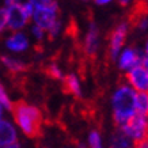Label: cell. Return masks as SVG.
Instances as JSON below:
<instances>
[{"label":"cell","mask_w":148,"mask_h":148,"mask_svg":"<svg viewBox=\"0 0 148 148\" xmlns=\"http://www.w3.org/2000/svg\"><path fill=\"white\" fill-rule=\"evenodd\" d=\"M143 53H144V57L148 58V40L145 41V44H144V46H143Z\"/></svg>","instance_id":"cell-27"},{"label":"cell","mask_w":148,"mask_h":148,"mask_svg":"<svg viewBox=\"0 0 148 148\" xmlns=\"http://www.w3.org/2000/svg\"><path fill=\"white\" fill-rule=\"evenodd\" d=\"M143 65H144V68L148 71V58L147 57H144V60H143Z\"/></svg>","instance_id":"cell-29"},{"label":"cell","mask_w":148,"mask_h":148,"mask_svg":"<svg viewBox=\"0 0 148 148\" xmlns=\"http://www.w3.org/2000/svg\"><path fill=\"white\" fill-rule=\"evenodd\" d=\"M135 141L129 139L120 128H117L109 137V148H135Z\"/></svg>","instance_id":"cell-12"},{"label":"cell","mask_w":148,"mask_h":148,"mask_svg":"<svg viewBox=\"0 0 148 148\" xmlns=\"http://www.w3.org/2000/svg\"><path fill=\"white\" fill-rule=\"evenodd\" d=\"M136 113L148 117V92H137L136 95Z\"/></svg>","instance_id":"cell-15"},{"label":"cell","mask_w":148,"mask_h":148,"mask_svg":"<svg viewBox=\"0 0 148 148\" xmlns=\"http://www.w3.org/2000/svg\"><path fill=\"white\" fill-rule=\"evenodd\" d=\"M101 48V32L95 22H90L84 40H83V52L90 57H94Z\"/></svg>","instance_id":"cell-10"},{"label":"cell","mask_w":148,"mask_h":148,"mask_svg":"<svg viewBox=\"0 0 148 148\" xmlns=\"http://www.w3.org/2000/svg\"><path fill=\"white\" fill-rule=\"evenodd\" d=\"M14 122L23 135L29 137H36L40 133L42 114L41 110L34 105L26 102H18L12 108Z\"/></svg>","instance_id":"cell-2"},{"label":"cell","mask_w":148,"mask_h":148,"mask_svg":"<svg viewBox=\"0 0 148 148\" xmlns=\"http://www.w3.org/2000/svg\"><path fill=\"white\" fill-rule=\"evenodd\" d=\"M23 0L10 7H4L7 10V19H8V30L10 32H22L25 27L32 22V18L23 10Z\"/></svg>","instance_id":"cell-7"},{"label":"cell","mask_w":148,"mask_h":148,"mask_svg":"<svg viewBox=\"0 0 148 148\" xmlns=\"http://www.w3.org/2000/svg\"><path fill=\"white\" fill-rule=\"evenodd\" d=\"M136 92L128 83H120L110 97L112 117L117 128H121L129 122L136 113Z\"/></svg>","instance_id":"cell-1"},{"label":"cell","mask_w":148,"mask_h":148,"mask_svg":"<svg viewBox=\"0 0 148 148\" xmlns=\"http://www.w3.org/2000/svg\"><path fill=\"white\" fill-rule=\"evenodd\" d=\"M0 63L7 71L12 72V73H21V72L26 69V63L23 60H21L18 57H14V56H8V54L1 56L0 57Z\"/></svg>","instance_id":"cell-13"},{"label":"cell","mask_w":148,"mask_h":148,"mask_svg":"<svg viewBox=\"0 0 148 148\" xmlns=\"http://www.w3.org/2000/svg\"><path fill=\"white\" fill-rule=\"evenodd\" d=\"M46 33H48V37H49V38H56V37H58L63 33V22L58 19L54 25H52V26L49 27V30Z\"/></svg>","instance_id":"cell-20"},{"label":"cell","mask_w":148,"mask_h":148,"mask_svg":"<svg viewBox=\"0 0 148 148\" xmlns=\"http://www.w3.org/2000/svg\"><path fill=\"white\" fill-rule=\"evenodd\" d=\"M64 84H65V88L71 95L77 97V98L82 97V83L76 73H73V72L68 73L64 79Z\"/></svg>","instance_id":"cell-14"},{"label":"cell","mask_w":148,"mask_h":148,"mask_svg":"<svg viewBox=\"0 0 148 148\" xmlns=\"http://www.w3.org/2000/svg\"><path fill=\"white\" fill-rule=\"evenodd\" d=\"M144 60V53L143 49L140 50L139 48L136 46H130L126 45L124 49L121 50V53L118 54V57L116 60L117 68L121 72L126 73L129 72L130 69H133L137 65H141Z\"/></svg>","instance_id":"cell-5"},{"label":"cell","mask_w":148,"mask_h":148,"mask_svg":"<svg viewBox=\"0 0 148 148\" xmlns=\"http://www.w3.org/2000/svg\"><path fill=\"white\" fill-rule=\"evenodd\" d=\"M48 75H49L52 79H54V80H61V82H64V79L67 76V75L64 73L63 68L56 63H52L49 67H48Z\"/></svg>","instance_id":"cell-17"},{"label":"cell","mask_w":148,"mask_h":148,"mask_svg":"<svg viewBox=\"0 0 148 148\" xmlns=\"http://www.w3.org/2000/svg\"><path fill=\"white\" fill-rule=\"evenodd\" d=\"M5 112H7V110H5V108L1 105V103H0V122L3 121V120H5V118H4Z\"/></svg>","instance_id":"cell-26"},{"label":"cell","mask_w":148,"mask_h":148,"mask_svg":"<svg viewBox=\"0 0 148 148\" xmlns=\"http://www.w3.org/2000/svg\"><path fill=\"white\" fill-rule=\"evenodd\" d=\"M63 148H68V147H63Z\"/></svg>","instance_id":"cell-33"},{"label":"cell","mask_w":148,"mask_h":148,"mask_svg":"<svg viewBox=\"0 0 148 148\" xmlns=\"http://www.w3.org/2000/svg\"><path fill=\"white\" fill-rule=\"evenodd\" d=\"M49 1H56V0H49Z\"/></svg>","instance_id":"cell-31"},{"label":"cell","mask_w":148,"mask_h":148,"mask_svg":"<svg viewBox=\"0 0 148 148\" xmlns=\"http://www.w3.org/2000/svg\"><path fill=\"white\" fill-rule=\"evenodd\" d=\"M129 34V23L128 22H120L110 33L109 37V57L110 60L116 61L118 54L121 53V50L125 48L126 38Z\"/></svg>","instance_id":"cell-4"},{"label":"cell","mask_w":148,"mask_h":148,"mask_svg":"<svg viewBox=\"0 0 148 148\" xmlns=\"http://www.w3.org/2000/svg\"><path fill=\"white\" fill-rule=\"evenodd\" d=\"M0 148H21V144H19V141H16V143H12V144H5V145H0Z\"/></svg>","instance_id":"cell-24"},{"label":"cell","mask_w":148,"mask_h":148,"mask_svg":"<svg viewBox=\"0 0 148 148\" xmlns=\"http://www.w3.org/2000/svg\"><path fill=\"white\" fill-rule=\"evenodd\" d=\"M95 4L99 5V7H105V5H109V4H112L114 0H92Z\"/></svg>","instance_id":"cell-23"},{"label":"cell","mask_w":148,"mask_h":148,"mask_svg":"<svg viewBox=\"0 0 148 148\" xmlns=\"http://www.w3.org/2000/svg\"><path fill=\"white\" fill-rule=\"evenodd\" d=\"M60 19V7L57 1H48L45 4H41L36 7V11L33 14L32 23L42 27L44 30H49L52 25Z\"/></svg>","instance_id":"cell-3"},{"label":"cell","mask_w":148,"mask_h":148,"mask_svg":"<svg viewBox=\"0 0 148 148\" xmlns=\"http://www.w3.org/2000/svg\"><path fill=\"white\" fill-rule=\"evenodd\" d=\"M8 30V19H7V10L0 5V34Z\"/></svg>","instance_id":"cell-21"},{"label":"cell","mask_w":148,"mask_h":148,"mask_svg":"<svg viewBox=\"0 0 148 148\" xmlns=\"http://www.w3.org/2000/svg\"><path fill=\"white\" fill-rule=\"evenodd\" d=\"M118 1H120V4L121 5H129L133 0H118Z\"/></svg>","instance_id":"cell-28"},{"label":"cell","mask_w":148,"mask_h":148,"mask_svg":"<svg viewBox=\"0 0 148 148\" xmlns=\"http://www.w3.org/2000/svg\"><path fill=\"white\" fill-rule=\"evenodd\" d=\"M125 83H128L136 92H148V71L143 64L126 72Z\"/></svg>","instance_id":"cell-8"},{"label":"cell","mask_w":148,"mask_h":148,"mask_svg":"<svg viewBox=\"0 0 148 148\" xmlns=\"http://www.w3.org/2000/svg\"><path fill=\"white\" fill-rule=\"evenodd\" d=\"M18 141V126L10 120L0 122V145L12 144Z\"/></svg>","instance_id":"cell-11"},{"label":"cell","mask_w":148,"mask_h":148,"mask_svg":"<svg viewBox=\"0 0 148 148\" xmlns=\"http://www.w3.org/2000/svg\"><path fill=\"white\" fill-rule=\"evenodd\" d=\"M136 27L139 29L140 32H147L148 30V16H141V18L137 19Z\"/></svg>","instance_id":"cell-22"},{"label":"cell","mask_w":148,"mask_h":148,"mask_svg":"<svg viewBox=\"0 0 148 148\" xmlns=\"http://www.w3.org/2000/svg\"><path fill=\"white\" fill-rule=\"evenodd\" d=\"M5 49L14 54L25 53L30 48V37L27 36L25 30L22 32H11L4 41Z\"/></svg>","instance_id":"cell-9"},{"label":"cell","mask_w":148,"mask_h":148,"mask_svg":"<svg viewBox=\"0 0 148 148\" xmlns=\"http://www.w3.org/2000/svg\"><path fill=\"white\" fill-rule=\"evenodd\" d=\"M30 36H32L33 40H36L37 42H42V41L48 37V33H46V30H44L42 27L32 23V26H30Z\"/></svg>","instance_id":"cell-18"},{"label":"cell","mask_w":148,"mask_h":148,"mask_svg":"<svg viewBox=\"0 0 148 148\" xmlns=\"http://www.w3.org/2000/svg\"><path fill=\"white\" fill-rule=\"evenodd\" d=\"M135 148H148V140H144V141L136 143L135 144Z\"/></svg>","instance_id":"cell-25"},{"label":"cell","mask_w":148,"mask_h":148,"mask_svg":"<svg viewBox=\"0 0 148 148\" xmlns=\"http://www.w3.org/2000/svg\"><path fill=\"white\" fill-rule=\"evenodd\" d=\"M145 1H147V4H148V0H145Z\"/></svg>","instance_id":"cell-32"},{"label":"cell","mask_w":148,"mask_h":148,"mask_svg":"<svg viewBox=\"0 0 148 148\" xmlns=\"http://www.w3.org/2000/svg\"><path fill=\"white\" fill-rule=\"evenodd\" d=\"M84 1H88V0H84Z\"/></svg>","instance_id":"cell-34"},{"label":"cell","mask_w":148,"mask_h":148,"mask_svg":"<svg viewBox=\"0 0 148 148\" xmlns=\"http://www.w3.org/2000/svg\"><path fill=\"white\" fill-rule=\"evenodd\" d=\"M87 144H88V148H105L103 147V140L102 136L98 130H91L88 133V137H87Z\"/></svg>","instance_id":"cell-16"},{"label":"cell","mask_w":148,"mask_h":148,"mask_svg":"<svg viewBox=\"0 0 148 148\" xmlns=\"http://www.w3.org/2000/svg\"><path fill=\"white\" fill-rule=\"evenodd\" d=\"M120 129L135 143L148 140V117L136 114L132 120H129V122H126Z\"/></svg>","instance_id":"cell-6"},{"label":"cell","mask_w":148,"mask_h":148,"mask_svg":"<svg viewBox=\"0 0 148 148\" xmlns=\"http://www.w3.org/2000/svg\"><path fill=\"white\" fill-rule=\"evenodd\" d=\"M0 103L5 108V110H11V112H12L14 103H12V101H11V98H10L5 87L1 84V83H0Z\"/></svg>","instance_id":"cell-19"},{"label":"cell","mask_w":148,"mask_h":148,"mask_svg":"<svg viewBox=\"0 0 148 148\" xmlns=\"http://www.w3.org/2000/svg\"><path fill=\"white\" fill-rule=\"evenodd\" d=\"M77 148H88V147H86V145H83V144H77Z\"/></svg>","instance_id":"cell-30"}]
</instances>
